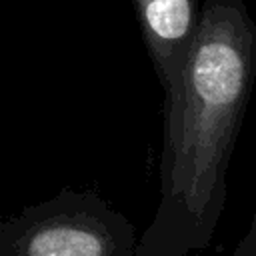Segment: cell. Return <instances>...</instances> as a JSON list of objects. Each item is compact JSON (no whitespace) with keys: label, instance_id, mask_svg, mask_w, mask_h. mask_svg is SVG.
I'll list each match as a JSON object with an SVG mask.
<instances>
[{"label":"cell","instance_id":"1","mask_svg":"<svg viewBox=\"0 0 256 256\" xmlns=\"http://www.w3.org/2000/svg\"><path fill=\"white\" fill-rule=\"evenodd\" d=\"M254 78L256 24L246 2L206 0L180 82L164 94L162 200L150 252H178L210 236Z\"/></svg>","mask_w":256,"mask_h":256},{"label":"cell","instance_id":"2","mask_svg":"<svg viewBox=\"0 0 256 256\" xmlns=\"http://www.w3.org/2000/svg\"><path fill=\"white\" fill-rule=\"evenodd\" d=\"M132 224L90 192L62 190L2 226L0 256H132Z\"/></svg>","mask_w":256,"mask_h":256},{"label":"cell","instance_id":"3","mask_svg":"<svg viewBox=\"0 0 256 256\" xmlns=\"http://www.w3.org/2000/svg\"><path fill=\"white\" fill-rule=\"evenodd\" d=\"M142 40L164 94L180 82L198 36L202 8L198 0H134Z\"/></svg>","mask_w":256,"mask_h":256},{"label":"cell","instance_id":"4","mask_svg":"<svg viewBox=\"0 0 256 256\" xmlns=\"http://www.w3.org/2000/svg\"><path fill=\"white\" fill-rule=\"evenodd\" d=\"M238 254H242V256H254V254H256V214H254L252 228H250V232H248L246 240L242 242V246H240Z\"/></svg>","mask_w":256,"mask_h":256}]
</instances>
